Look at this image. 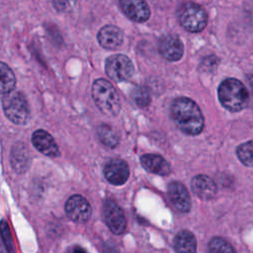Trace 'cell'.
<instances>
[{
	"label": "cell",
	"mask_w": 253,
	"mask_h": 253,
	"mask_svg": "<svg viewBox=\"0 0 253 253\" xmlns=\"http://www.w3.org/2000/svg\"><path fill=\"white\" fill-rule=\"evenodd\" d=\"M142 167L153 174L166 176L170 173L169 163L158 154H144L140 158Z\"/></svg>",
	"instance_id": "16"
},
{
	"label": "cell",
	"mask_w": 253,
	"mask_h": 253,
	"mask_svg": "<svg viewBox=\"0 0 253 253\" xmlns=\"http://www.w3.org/2000/svg\"><path fill=\"white\" fill-rule=\"evenodd\" d=\"M248 82L250 84V87H251V91H252V95H253V75H250L249 78H248Z\"/></svg>",
	"instance_id": "26"
},
{
	"label": "cell",
	"mask_w": 253,
	"mask_h": 253,
	"mask_svg": "<svg viewBox=\"0 0 253 253\" xmlns=\"http://www.w3.org/2000/svg\"><path fill=\"white\" fill-rule=\"evenodd\" d=\"M103 216L110 230L115 234H122L126 227V220L123 210L112 200H107L103 206Z\"/></svg>",
	"instance_id": "7"
},
{
	"label": "cell",
	"mask_w": 253,
	"mask_h": 253,
	"mask_svg": "<svg viewBox=\"0 0 253 253\" xmlns=\"http://www.w3.org/2000/svg\"><path fill=\"white\" fill-rule=\"evenodd\" d=\"M97 133H98V137H99L100 141L104 145L111 147V148L118 145L119 135H118L117 131L111 126L106 125V124L100 125L97 129Z\"/></svg>",
	"instance_id": "20"
},
{
	"label": "cell",
	"mask_w": 253,
	"mask_h": 253,
	"mask_svg": "<svg viewBox=\"0 0 253 253\" xmlns=\"http://www.w3.org/2000/svg\"><path fill=\"white\" fill-rule=\"evenodd\" d=\"M11 161L14 169L18 172H23L28 168L29 156L25 145L16 144L12 149Z\"/></svg>",
	"instance_id": "19"
},
{
	"label": "cell",
	"mask_w": 253,
	"mask_h": 253,
	"mask_svg": "<svg viewBox=\"0 0 253 253\" xmlns=\"http://www.w3.org/2000/svg\"><path fill=\"white\" fill-rule=\"evenodd\" d=\"M3 110L6 117L16 125H26L30 120L28 101L21 92H11L2 99Z\"/></svg>",
	"instance_id": "4"
},
{
	"label": "cell",
	"mask_w": 253,
	"mask_h": 253,
	"mask_svg": "<svg viewBox=\"0 0 253 253\" xmlns=\"http://www.w3.org/2000/svg\"><path fill=\"white\" fill-rule=\"evenodd\" d=\"M159 52L170 61L179 60L184 53V45L180 38L176 35H167L159 42Z\"/></svg>",
	"instance_id": "10"
},
{
	"label": "cell",
	"mask_w": 253,
	"mask_h": 253,
	"mask_svg": "<svg viewBox=\"0 0 253 253\" xmlns=\"http://www.w3.org/2000/svg\"><path fill=\"white\" fill-rule=\"evenodd\" d=\"M191 187L193 192L202 200L213 199L217 193L214 181L207 175H197L192 179Z\"/></svg>",
	"instance_id": "14"
},
{
	"label": "cell",
	"mask_w": 253,
	"mask_h": 253,
	"mask_svg": "<svg viewBox=\"0 0 253 253\" xmlns=\"http://www.w3.org/2000/svg\"><path fill=\"white\" fill-rule=\"evenodd\" d=\"M65 212L71 220L84 223L90 218L92 209L89 202L84 197L73 195L65 203Z\"/></svg>",
	"instance_id": "8"
},
{
	"label": "cell",
	"mask_w": 253,
	"mask_h": 253,
	"mask_svg": "<svg viewBox=\"0 0 253 253\" xmlns=\"http://www.w3.org/2000/svg\"><path fill=\"white\" fill-rule=\"evenodd\" d=\"M105 178L113 185L120 186L126 182L129 176V169L126 161L115 158L109 160L104 167Z\"/></svg>",
	"instance_id": "9"
},
{
	"label": "cell",
	"mask_w": 253,
	"mask_h": 253,
	"mask_svg": "<svg viewBox=\"0 0 253 253\" xmlns=\"http://www.w3.org/2000/svg\"><path fill=\"white\" fill-rule=\"evenodd\" d=\"M178 19L184 29L191 33H199L207 26L208 15L199 4L186 2L178 10Z\"/></svg>",
	"instance_id": "5"
},
{
	"label": "cell",
	"mask_w": 253,
	"mask_h": 253,
	"mask_svg": "<svg viewBox=\"0 0 253 253\" xmlns=\"http://www.w3.org/2000/svg\"><path fill=\"white\" fill-rule=\"evenodd\" d=\"M71 253H87L86 252V250L85 249H83L82 247H75L73 250H72V252Z\"/></svg>",
	"instance_id": "25"
},
{
	"label": "cell",
	"mask_w": 253,
	"mask_h": 253,
	"mask_svg": "<svg viewBox=\"0 0 253 253\" xmlns=\"http://www.w3.org/2000/svg\"><path fill=\"white\" fill-rule=\"evenodd\" d=\"M0 233H1L2 239H3L6 247L9 250H12V248H13L12 236H11V232H10L8 223L5 220H1L0 221Z\"/></svg>",
	"instance_id": "24"
},
{
	"label": "cell",
	"mask_w": 253,
	"mask_h": 253,
	"mask_svg": "<svg viewBox=\"0 0 253 253\" xmlns=\"http://www.w3.org/2000/svg\"><path fill=\"white\" fill-rule=\"evenodd\" d=\"M168 197L173 206L182 212H187L191 209V198L186 187L177 181L168 185Z\"/></svg>",
	"instance_id": "11"
},
{
	"label": "cell",
	"mask_w": 253,
	"mask_h": 253,
	"mask_svg": "<svg viewBox=\"0 0 253 253\" xmlns=\"http://www.w3.org/2000/svg\"><path fill=\"white\" fill-rule=\"evenodd\" d=\"M171 117L175 125L185 133L199 134L204 127V117L199 106L186 97L176 98L170 108Z\"/></svg>",
	"instance_id": "1"
},
{
	"label": "cell",
	"mask_w": 253,
	"mask_h": 253,
	"mask_svg": "<svg viewBox=\"0 0 253 253\" xmlns=\"http://www.w3.org/2000/svg\"><path fill=\"white\" fill-rule=\"evenodd\" d=\"M133 100L139 107H145L149 104L150 97L148 94V91L145 88L138 87L135 89V91L132 94Z\"/></svg>",
	"instance_id": "23"
},
{
	"label": "cell",
	"mask_w": 253,
	"mask_h": 253,
	"mask_svg": "<svg viewBox=\"0 0 253 253\" xmlns=\"http://www.w3.org/2000/svg\"><path fill=\"white\" fill-rule=\"evenodd\" d=\"M97 39L104 48L116 49L123 43L124 34L120 28L113 25H107L99 31Z\"/></svg>",
	"instance_id": "15"
},
{
	"label": "cell",
	"mask_w": 253,
	"mask_h": 253,
	"mask_svg": "<svg viewBox=\"0 0 253 253\" xmlns=\"http://www.w3.org/2000/svg\"><path fill=\"white\" fill-rule=\"evenodd\" d=\"M210 253H235L230 243L221 237H213L209 244Z\"/></svg>",
	"instance_id": "22"
},
{
	"label": "cell",
	"mask_w": 253,
	"mask_h": 253,
	"mask_svg": "<svg viewBox=\"0 0 253 253\" xmlns=\"http://www.w3.org/2000/svg\"><path fill=\"white\" fill-rule=\"evenodd\" d=\"M174 248L177 253H196L197 241L192 232L181 230L174 239Z\"/></svg>",
	"instance_id": "17"
},
{
	"label": "cell",
	"mask_w": 253,
	"mask_h": 253,
	"mask_svg": "<svg viewBox=\"0 0 253 253\" xmlns=\"http://www.w3.org/2000/svg\"><path fill=\"white\" fill-rule=\"evenodd\" d=\"M123 12L134 22H145L150 16V10L146 2L140 0H123L120 2Z\"/></svg>",
	"instance_id": "13"
},
{
	"label": "cell",
	"mask_w": 253,
	"mask_h": 253,
	"mask_svg": "<svg viewBox=\"0 0 253 253\" xmlns=\"http://www.w3.org/2000/svg\"><path fill=\"white\" fill-rule=\"evenodd\" d=\"M105 70L112 80L116 82H123L132 76L134 66L126 55L115 54L107 58Z\"/></svg>",
	"instance_id": "6"
},
{
	"label": "cell",
	"mask_w": 253,
	"mask_h": 253,
	"mask_svg": "<svg viewBox=\"0 0 253 253\" xmlns=\"http://www.w3.org/2000/svg\"><path fill=\"white\" fill-rule=\"evenodd\" d=\"M32 142L35 148L44 155L51 157L59 155L58 146L54 138L50 133L43 129H38L33 133Z\"/></svg>",
	"instance_id": "12"
},
{
	"label": "cell",
	"mask_w": 253,
	"mask_h": 253,
	"mask_svg": "<svg viewBox=\"0 0 253 253\" xmlns=\"http://www.w3.org/2000/svg\"><path fill=\"white\" fill-rule=\"evenodd\" d=\"M220 104L231 112H239L246 108L249 94L246 87L235 78L224 79L217 90Z\"/></svg>",
	"instance_id": "2"
},
{
	"label": "cell",
	"mask_w": 253,
	"mask_h": 253,
	"mask_svg": "<svg viewBox=\"0 0 253 253\" xmlns=\"http://www.w3.org/2000/svg\"><path fill=\"white\" fill-rule=\"evenodd\" d=\"M239 160L249 167H253V140L240 144L236 149Z\"/></svg>",
	"instance_id": "21"
},
{
	"label": "cell",
	"mask_w": 253,
	"mask_h": 253,
	"mask_svg": "<svg viewBox=\"0 0 253 253\" xmlns=\"http://www.w3.org/2000/svg\"><path fill=\"white\" fill-rule=\"evenodd\" d=\"M92 97L96 106L103 114L114 117L120 113V97L109 81L103 78L95 80L92 86Z\"/></svg>",
	"instance_id": "3"
},
{
	"label": "cell",
	"mask_w": 253,
	"mask_h": 253,
	"mask_svg": "<svg viewBox=\"0 0 253 253\" xmlns=\"http://www.w3.org/2000/svg\"><path fill=\"white\" fill-rule=\"evenodd\" d=\"M16 85V77L12 69L0 61V94L6 95L13 92Z\"/></svg>",
	"instance_id": "18"
}]
</instances>
